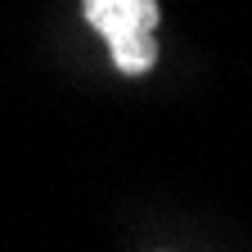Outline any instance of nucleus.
Segmentation results:
<instances>
[{"mask_svg": "<svg viewBox=\"0 0 252 252\" xmlns=\"http://www.w3.org/2000/svg\"><path fill=\"white\" fill-rule=\"evenodd\" d=\"M86 23L108 41L117 72L140 77L153 68V59H158V45H153L158 0H86Z\"/></svg>", "mask_w": 252, "mask_h": 252, "instance_id": "obj_1", "label": "nucleus"}]
</instances>
